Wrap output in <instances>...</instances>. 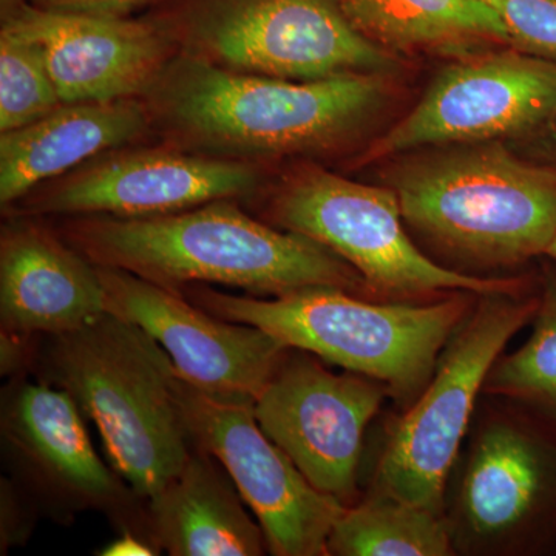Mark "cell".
<instances>
[{
	"instance_id": "obj_23",
	"label": "cell",
	"mask_w": 556,
	"mask_h": 556,
	"mask_svg": "<svg viewBox=\"0 0 556 556\" xmlns=\"http://www.w3.org/2000/svg\"><path fill=\"white\" fill-rule=\"evenodd\" d=\"M42 51L17 33L0 30V134L21 129L60 108Z\"/></svg>"
},
{
	"instance_id": "obj_8",
	"label": "cell",
	"mask_w": 556,
	"mask_h": 556,
	"mask_svg": "<svg viewBox=\"0 0 556 556\" xmlns=\"http://www.w3.org/2000/svg\"><path fill=\"white\" fill-rule=\"evenodd\" d=\"M540 306L541 292L479 295L442 350L428 386L390 428L369 490L445 515L453 467L486 376Z\"/></svg>"
},
{
	"instance_id": "obj_19",
	"label": "cell",
	"mask_w": 556,
	"mask_h": 556,
	"mask_svg": "<svg viewBox=\"0 0 556 556\" xmlns=\"http://www.w3.org/2000/svg\"><path fill=\"white\" fill-rule=\"evenodd\" d=\"M228 471L193 447L181 471L146 500L150 543L172 556H260L265 533Z\"/></svg>"
},
{
	"instance_id": "obj_3",
	"label": "cell",
	"mask_w": 556,
	"mask_h": 556,
	"mask_svg": "<svg viewBox=\"0 0 556 556\" xmlns=\"http://www.w3.org/2000/svg\"><path fill=\"white\" fill-rule=\"evenodd\" d=\"M386 161L380 181L445 268L477 277L515 269L555 239L556 170L506 141L428 146Z\"/></svg>"
},
{
	"instance_id": "obj_21",
	"label": "cell",
	"mask_w": 556,
	"mask_h": 556,
	"mask_svg": "<svg viewBox=\"0 0 556 556\" xmlns=\"http://www.w3.org/2000/svg\"><path fill=\"white\" fill-rule=\"evenodd\" d=\"M328 555L452 556L456 552L445 515L368 490L332 527Z\"/></svg>"
},
{
	"instance_id": "obj_5",
	"label": "cell",
	"mask_w": 556,
	"mask_h": 556,
	"mask_svg": "<svg viewBox=\"0 0 556 556\" xmlns=\"http://www.w3.org/2000/svg\"><path fill=\"white\" fill-rule=\"evenodd\" d=\"M179 292L214 316L252 325L325 364L386 383L390 396L404 408L428 386L442 350L479 298L456 291L434 302H371L338 287L257 298L204 283L188 285Z\"/></svg>"
},
{
	"instance_id": "obj_14",
	"label": "cell",
	"mask_w": 556,
	"mask_h": 556,
	"mask_svg": "<svg viewBox=\"0 0 556 556\" xmlns=\"http://www.w3.org/2000/svg\"><path fill=\"white\" fill-rule=\"evenodd\" d=\"M388 396L379 380L338 375L314 354L289 348L254 399V413L311 484L348 507L358 500L367 428Z\"/></svg>"
},
{
	"instance_id": "obj_12",
	"label": "cell",
	"mask_w": 556,
	"mask_h": 556,
	"mask_svg": "<svg viewBox=\"0 0 556 556\" xmlns=\"http://www.w3.org/2000/svg\"><path fill=\"white\" fill-rule=\"evenodd\" d=\"M175 394L192 447L228 471L265 533L268 554L328 556L329 535L346 506L311 484L270 441L257 422L254 401L208 393L178 371Z\"/></svg>"
},
{
	"instance_id": "obj_15",
	"label": "cell",
	"mask_w": 556,
	"mask_h": 556,
	"mask_svg": "<svg viewBox=\"0 0 556 556\" xmlns=\"http://www.w3.org/2000/svg\"><path fill=\"white\" fill-rule=\"evenodd\" d=\"M97 268L105 311L144 329L178 375L208 393L254 401L289 350L263 329L214 316L179 291L127 270Z\"/></svg>"
},
{
	"instance_id": "obj_6",
	"label": "cell",
	"mask_w": 556,
	"mask_h": 556,
	"mask_svg": "<svg viewBox=\"0 0 556 556\" xmlns=\"http://www.w3.org/2000/svg\"><path fill=\"white\" fill-rule=\"evenodd\" d=\"M241 204L263 222L334 252L361 274L372 295L419 300L456 291L526 292L521 278L468 276L445 268L417 247L393 189L346 178L324 164L277 167Z\"/></svg>"
},
{
	"instance_id": "obj_28",
	"label": "cell",
	"mask_w": 556,
	"mask_h": 556,
	"mask_svg": "<svg viewBox=\"0 0 556 556\" xmlns=\"http://www.w3.org/2000/svg\"><path fill=\"white\" fill-rule=\"evenodd\" d=\"M155 548L142 541L141 538L130 535V533H121V538L115 543L104 548L102 555H153Z\"/></svg>"
},
{
	"instance_id": "obj_16",
	"label": "cell",
	"mask_w": 556,
	"mask_h": 556,
	"mask_svg": "<svg viewBox=\"0 0 556 556\" xmlns=\"http://www.w3.org/2000/svg\"><path fill=\"white\" fill-rule=\"evenodd\" d=\"M2 28L39 47L62 102L142 98L179 54L144 16H94L17 2L2 9Z\"/></svg>"
},
{
	"instance_id": "obj_27",
	"label": "cell",
	"mask_w": 556,
	"mask_h": 556,
	"mask_svg": "<svg viewBox=\"0 0 556 556\" xmlns=\"http://www.w3.org/2000/svg\"><path fill=\"white\" fill-rule=\"evenodd\" d=\"M507 144L522 159L556 170V104L536 126Z\"/></svg>"
},
{
	"instance_id": "obj_4",
	"label": "cell",
	"mask_w": 556,
	"mask_h": 556,
	"mask_svg": "<svg viewBox=\"0 0 556 556\" xmlns=\"http://www.w3.org/2000/svg\"><path fill=\"white\" fill-rule=\"evenodd\" d=\"M28 369L75 399L112 467L142 500L188 463L193 447L175 394L177 368L138 325L104 313L76 331L35 336Z\"/></svg>"
},
{
	"instance_id": "obj_1",
	"label": "cell",
	"mask_w": 556,
	"mask_h": 556,
	"mask_svg": "<svg viewBox=\"0 0 556 556\" xmlns=\"http://www.w3.org/2000/svg\"><path fill=\"white\" fill-rule=\"evenodd\" d=\"M386 73L291 80L178 54L142 97L160 141L215 159L280 167L350 159L394 97Z\"/></svg>"
},
{
	"instance_id": "obj_25",
	"label": "cell",
	"mask_w": 556,
	"mask_h": 556,
	"mask_svg": "<svg viewBox=\"0 0 556 556\" xmlns=\"http://www.w3.org/2000/svg\"><path fill=\"white\" fill-rule=\"evenodd\" d=\"M35 504L30 497L14 484L2 479V551L24 543L33 529V518L36 517Z\"/></svg>"
},
{
	"instance_id": "obj_18",
	"label": "cell",
	"mask_w": 556,
	"mask_h": 556,
	"mask_svg": "<svg viewBox=\"0 0 556 556\" xmlns=\"http://www.w3.org/2000/svg\"><path fill=\"white\" fill-rule=\"evenodd\" d=\"M155 139L142 98L64 102L28 126L0 134V207L108 150Z\"/></svg>"
},
{
	"instance_id": "obj_13",
	"label": "cell",
	"mask_w": 556,
	"mask_h": 556,
	"mask_svg": "<svg viewBox=\"0 0 556 556\" xmlns=\"http://www.w3.org/2000/svg\"><path fill=\"white\" fill-rule=\"evenodd\" d=\"M556 104V61L515 47L450 60L407 115L351 163L364 167L428 146L511 141Z\"/></svg>"
},
{
	"instance_id": "obj_22",
	"label": "cell",
	"mask_w": 556,
	"mask_h": 556,
	"mask_svg": "<svg viewBox=\"0 0 556 556\" xmlns=\"http://www.w3.org/2000/svg\"><path fill=\"white\" fill-rule=\"evenodd\" d=\"M482 394L510 402L556 438V274H548L541 289L529 339L514 353L501 354Z\"/></svg>"
},
{
	"instance_id": "obj_24",
	"label": "cell",
	"mask_w": 556,
	"mask_h": 556,
	"mask_svg": "<svg viewBox=\"0 0 556 556\" xmlns=\"http://www.w3.org/2000/svg\"><path fill=\"white\" fill-rule=\"evenodd\" d=\"M506 25L511 47L556 61V0H479Z\"/></svg>"
},
{
	"instance_id": "obj_11",
	"label": "cell",
	"mask_w": 556,
	"mask_h": 556,
	"mask_svg": "<svg viewBox=\"0 0 556 556\" xmlns=\"http://www.w3.org/2000/svg\"><path fill=\"white\" fill-rule=\"evenodd\" d=\"M276 169L200 155L155 139L108 150L61 177L40 182L2 212L42 218L153 217L217 200L244 203Z\"/></svg>"
},
{
	"instance_id": "obj_2",
	"label": "cell",
	"mask_w": 556,
	"mask_h": 556,
	"mask_svg": "<svg viewBox=\"0 0 556 556\" xmlns=\"http://www.w3.org/2000/svg\"><path fill=\"white\" fill-rule=\"evenodd\" d=\"M50 222L93 265L127 270L174 291L215 283L257 298L309 287L372 295L345 260L308 237L263 222L240 200L153 217L72 215Z\"/></svg>"
},
{
	"instance_id": "obj_17",
	"label": "cell",
	"mask_w": 556,
	"mask_h": 556,
	"mask_svg": "<svg viewBox=\"0 0 556 556\" xmlns=\"http://www.w3.org/2000/svg\"><path fill=\"white\" fill-rule=\"evenodd\" d=\"M0 230L2 331L54 336L108 313L97 265L70 247L51 222L3 215Z\"/></svg>"
},
{
	"instance_id": "obj_29",
	"label": "cell",
	"mask_w": 556,
	"mask_h": 556,
	"mask_svg": "<svg viewBox=\"0 0 556 556\" xmlns=\"http://www.w3.org/2000/svg\"><path fill=\"white\" fill-rule=\"evenodd\" d=\"M546 257L554 260V262H556V236H555V239L552 240V243L548 244V248L546 251Z\"/></svg>"
},
{
	"instance_id": "obj_9",
	"label": "cell",
	"mask_w": 556,
	"mask_h": 556,
	"mask_svg": "<svg viewBox=\"0 0 556 556\" xmlns=\"http://www.w3.org/2000/svg\"><path fill=\"white\" fill-rule=\"evenodd\" d=\"M0 438L14 484L38 510L64 525L80 511H100L119 533L152 546L146 500L94 452L67 391L25 372L11 378L2 391Z\"/></svg>"
},
{
	"instance_id": "obj_26",
	"label": "cell",
	"mask_w": 556,
	"mask_h": 556,
	"mask_svg": "<svg viewBox=\"0 0 556 556\" xmlns=\"http://www.w3.org/2000/svg\"><path fill=\"white\" fill-rule=\"evenodd\" d=\"M17 2H28L39 9L72 11L94 16L131 17L135 11L152 9L160 0H2V9Z\"/></svg>"
},
{
	"instance_id": "obj_20",
	"label": "cell",
	"mask_w": 556,
	"mask_h": 556,
	"mask_svg": "<svg viewBox=\"0 0 556 556\" xmlns=\"http://www.w3.org/2000/svg\"><path fill=\"white\" fill-rule=\"evenodd\" d=\"M348 22L376 47L404 58L457 60L511 46L506 25L479 0H338Z\"/></svg>"
},
{
	"instance_id": "obj_7",
	"label": "cell",
	"mask_w": 556,
	"mask_h": 556,
	"mask_svg": "<svg viewBox=\"0 0 556 556\" xmlns=\"http://www.w3.org/2000/svg\"><path fill=\"white\" fill-rule=\"evenodd\" d=\"M179 54L247 75H397L404 60L354 30L338 0H160L144 14Z\"/></svg>"
},
{
	"instance_id": "obj_10",
	"label": "cell",
	"mask_w": 556,
	"mask_h": 556,
	"mask_svg": "<svg viewBox=\"0 0 556 556\" xmlns=\"http://www.w3.org/2000/svg\"><path fill=\"white\" fill-rule=\"evenodd\" d=\"M463 463L445 508L456 554H535L555 543L551 431L518 408L493 413L475 428Z\"/></svg>"
}]
</instances>
